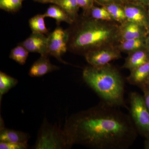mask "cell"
Returning <instances> with one entry per match:
<instances>
[{
  "label": "cell",
  "instance_id": "13",
  "mask_svg": "<svg viewBox=\"0 0 149 149\" xmlns=\"http://www.w3.org/2000/svg\"><path fill=\"white\" fill-rule=\"evenodd\" d=\"M149 61V52L147 49H142L128 54L122 68L131 70Z\"/></svg>",
  "mask_w": 149,
  "mask_h": 149
},
{
  "label": "cell",
  "instance_id": "16",
  "mask_svg": "<svg viewBox=\"0 0 149 149\" xmlns=\"http://www.w3.org/2000/svg\"><path fill=\"white\" fill-rule=\"evenodd\" d=\"M52 4L62 9L74 22L79 16L78 12L80 8L77 0H54Z\"/></svg>",
  "mask_w": 149,
  "mask_h": 149
},
{
  "label": "cell",
  "instance_id": "17",
  "mask_svg": "<svg viewBox=\"0 0 149 149\" xmlns=\"http://www.w3.org/2000/svg\"><path fill=\"white\" fill-rule=\"evenodd\" d=\"M44 14L45 17H51L55 19L58 25L63 22L70 25L74 22L62 9L56 5L50 6Z\"/></svg>",
  "mask_w": 149,
  "mask_h": 149
},
{
  "label": "cell",
  "instance_id": "11",
  "mask_svg": "<svg viewBox=\"0 0 149 149\" xmlns=\"http://www.w3.org/2000/svg\"><path fill=\"white\" fill-rule=\"evenodd\" d=\"M127 77L128 83L143 91L149 88V61L130 70Z\"/></svg>",
  "mask_w": 149,
  "mask_h": 149
},
{
  "label": "cell",
  "instance_id": "28",
  "mask_svg": "<svg viewBox=\"0 0 149 149\" xmlns=\"http://www.w3.org/2000/svg\"><path fill=\"white\" fill-rule=\"evenodd\" d=\"M130 1L139 3L144 6L149 5V0H130Z\"/></svg>",
  "mask_w": 149,
  "mask_h": 149
},
{
  "label": "cell",
  "instance_id": "14",
  "mask_svg": "<svg viewBox=\"0 0 149 149\" xmlns=\"http://www.w3.org/2000/svg\"><path fill=\"white\" fill-rule=\"evenodd\" d=\"M3 120H1L0 141L14 143H27L30 138L28 133L6 128L3 125Z\"/></svg>",
  "mask_w": 149,
  "mask_h": 149
},
{
  "label": "cell",
  "instance_id": "7",
  "mask_svg": "<svg viewBox=\"0 0 149 149\" xmlns=\"http://www.w3.org/2000/svg\"><path fill=\"white\" fill-rule=\"evenodd\" d=\"M121 52L116 45L109 46L90 51L84 56L90 65L99 67L121 58Z\"/></svg>",
  "mask_w": 149,
  "mask_h": 149
},
{
  "label": "cell",
  "instance_id": "3",
  "mask_svg": "<svg viewBox=\"0 0 149 149\" xmlns=\"http://www.w3.org/2000/svg\"><path fill=\"white\" fill-rule=\"evenodd\" d=\"M83 80L104 103L116 107L125 106L124 83L119 71L110 63L103 66L86 67Z\"/></svg>",
  "mask_w": 149,
  "mask_h": 149
},
{
  "label": "cell",
  "instance_id": "22",
  "mask_svg": "<svg viewBox=\"0 0 149 149\" xmlns=\"http://www.w3.org/2000/svg\"><path fill=\"white\" fill-rule=\"evenodd\" d=\"M85 16H89L91 18L98 20L115 22L107 9L103 6L99 7L93 6L91 10L89 11L88 14Z\"/></svg>",
  "mask_w": 149,
  "mask_h": 149
},
{
  "label": "cell",
  "instance_id": "10",
  "mask_svg": "<svg viewBox=\"0 0 149 149\" xmlns=\"http://www.w3.org/2000/svg\"><path fill=\"white\" fill-rule=\"evenodd\" d=\"M19 45L24 47L29 52L37 53L41 56H49L47 50V37L44 34L33 33Z\"/></svg>",
  "mask_w": 149,
  "mask_h": 149
},
{
  "label": "cell",
  "instance_id": "27",
  "mask_svg": "<svg viewBox=\"0 0 149 149\" xmlns=\"http://www.w3.org/2000/svg\"><path fill=\"white\" fill-rule=\"evenodd\" d=\"M143 98L147 109L149 111V88L143 91Z\"/></svg>",
  "mask_w": 149,
  "mask_h": 149
},
{
  "label": "cell",
  "instance_id": "2",
  "mask_svg": "<svg viewBox=\"0 0 149 149\" xmlns=\"http://www.w3.org/2000/svg\"><path fill=\"white\" fill-rule=\"evenodd\" d=\"M119 24L82 15L66 29L68 33V50L85 55L88 52L119 42Z\"/></svg>",
  "mask_w": 149,
  "mask_h": 149
},
{
  "label": "cell",
  "instance_id": "9",
  "mask_svg": "<svg viewBox=\"0 0 149 149\" xmlns=\"http://www.w3.org/2000/svg\"><path fill=\"white\" fill-rule=\"evenodd\" d=\"M148 32V29L143 26L133 22L126 20L119 24V42L125 40L146 37Z\"/></svg>",
  "mask_w": 149,
  "mask_h": 149
},
{
  "label": "cell",
  "instance_id": "6",
  "mask_svg": "<svg viewBox=\"0 0 149 149\" xmlns=\"http://www.w3.org/2000/svg\"><path fill=\"white\" fill-rule=\"evenodd\" d=\"M68 33L60 26L47 36V50L49 55L53 56L64 64H69L62 58V56L68 50Z\"/></svg>",
  "mask_w": 149,
  "mask_h": 149
},
{
  "label": "cell",
  "instance_id": "25",
  "mask_svg": "<svg viewBox=\"0 0 149 149\" xmlns=\"http://www.w3.org/2000/svg\"><path fill=\"white\" fill-rule=\"evenodd\" d=\"M77 3L83 10V15H86L94 6L95 0H77Z\"/></svg>",
  "mask_w": 149,
  "mask_h": 149
},
{
  "label": "cell",
  "instance_id": "12",
  "mask_svg": "<svg viewBox=\"0 0 149 149\" xmlns=\"http://www.w3.org/2000/svg\"><path fill=\"white\" fill-rule=\"evenodd\" d=\"M58 69V66L51 63L48 56H41L32 65L28 74L32 77H40Z\"/></svg>",
  "mask_w": 149,
  "mask_h": 149
},
{
  "label": "cell",
  "instance_id": "30",
  "mask_svg": "<svg viewBox=\"0 0 149 149\" xmlns=\"http://www.w3.org/2000/svg\"><path fill=\"white\" fill-rule=\"evenodd\" d=\"M144 148L149 149V138L146 139L145 144H144Z\"/></svg>",
  "mask_w": 149,
  "mask_h": 149
},
{
  "label": "cell",
  "instance_id": "23",
  "mask_svg": "<svg viewBox=\"0 0 149 149\" xmlns=\"http://www.w3.org/2000/svg\"><path fill=\"white\" fill-rule=\"evenodd\" d=\"M24 0H0V8L10 13L18 11L22 7Z\"/></svg>",
  "mask_w": 149,
  "mask_h": 149
},
{
  "label": "cell",
  "instance_id": "5",
  "mask_svg": "<svg viewBox=\"0 0 149 149\" xmlns=\"http://www.w3.org/2000/svg\"><path fill=\"white\" fill-rule=\"evenodd\" d=\"M130 116L137 132L146 139L149 138V111L143 96L136 92L129 95Z\"/></svg>",
  "mask_w": 149,
  "mask_h": 149
},
{
  "label": "cell",
  "instance_id": "20",
  "mask_svg": "<svg viewBox=\"0 0 149 149\" xmlns=\"http://www.w3.org/2000/svg\"><path fill=\"white\" fill-rule=\"evenodd\" d=\"M18 83L15 78L8 75L5 72H0V99Z\"/></svg>",
  "mask_w": 149,
  "mask_h": 149
},
{
  "label": "cell",
  "instance_id": "8",
  "mask_svg": "<svg viewBox=\"0 0 149 149\" xmlns=\"http://www.w3.org/2000/svg\"><path fill=\"white\" fill-rule=\"evenodd\" d=\"M127 20L149 29V19L144 6L129 1L122 4Z\"/></svg>",
  "mask_w": 149,
  "mask_h": 149
},
{
  "label": "cell",
  "instance_id": "24",
  "mask_svg": "<svg viewBox=\"0 0 149 149\" xmlns=\"http://www.w3.org/2000/svg\"><path fill=\"white\" fill-rule=\"evenodd\" d=\"M28 147L27 143L0 142L1 149H26Z\"/></svg>",
  "mask_w": 149,
  "mask_h": 149
},
{
  "label": "cell",
  "instance_id": "1",
  "mask_svg": "<svg viewBox=\"0 0 149 149\" xmlns=\"http://www.w3.org/2000/svg\"><path fill=\"white\" fill-rule=\"evenodd\" d=\"M63 130L70 148L81 145L95 149H127L138 135L130 115L103 102L72 115Z\"/></svg>",
  "mask_w": 149,
  "mask_h": 149
},
{
  "label": "cell",
  "instance_id": "31",
  "mask_svg": "<svg viewBox=\"0 0 149 149\" xmlns=\"http://www.w3.org/2000/svg\"><path fill=\"white\" fill-rule=\"evenodd\" d=\"M147 49L149 52V29L148 33L146 37Z\"/></svg>",
  "mask_w": 149,
  "mask_h": 149
},
{
  "label": "cell",
  "instance_id": "21",
  "mask_svg": "<svg viewBox=\"0 0 149 149\" xmlns=\"http://www.w3.org/2000/svg\"><path fill=\"white\" fill-rule=\"evenodd\" d=\"M29 52L23 46L20 45L13 48L10 54L9 58L21 65H24L26 61Z\"/></svg>",
  "mask_w": 149,
  "mask_h": 149
},
{
  "label": "cell",
  "instance_id": "19",
  "mask_svg": "<svg viewBox=\"0 0 149 149\" xmlns=\"http://www.w3.org/2000/svg\"><path fill=\"white\" fill-rule=\"evenodd\" d=\"M45 17L44 14H37L29 19V26L32 32L48 35L49 33L46 26Z\"/></svg>",
  "mask_w": 149,
  "mask_h": 149
},
{
  "label": "cell",
  "instance_id": "26",
  "mask_svg": "<svg viewBox=\"0 0 149 149\" xmlns=\"http://www.w3.org/2000/svg\"><path fill=\"white\" fill-rule=\"evenodd\" d=\"M128 1L129 0H95V2L102 6L114 3L123 4Z\"/></svg>",
  "mask_w": 149,
  "mask_h": 149
},
{
  "label": "cell",
  "instance_id": "29",
  "mask_svg": "<svg viewBox=\"0 0 149 149\" xmlns=\"http://www.w3.org/2000/svg\"><path fill=\"white\" fill-rule=\"evenodd\" d=\"M33 1L39 3H52L54 0H33Z\"/></svg>",
  "mask_w": 149,
  "mask_h": 149
},
{
  "label": "cell",
  "instance_id": "4",
  "mask_svg": "<svg viewBox=\"0 0 149 149\" xmlns=\"http://www.w3.org/2000/svg\"><path fill=\"white\" fill-rule=\"evenodd\" d=\"M37 149L70 148L63 129L52 125L45 119L34 146Z\"/></svg>",
  "mask_w": 149,
  "mask_h": 149
},
{
  "label": "cell",
  "instance_id": "15",
  "mask_svg": "<svg viewBox=\"0 0 149 149\" xmlns=\"http://www.w3.org/2000/svg\"><path fill=\"white\" fill-rule=\"evenodd\" d=\"M116 46L121 52L131 53L142 49H147L146 37L121 41Z\"/></svg>",
  "mask_w": 149,
  "mask_h": 149
},
{
  "label": "cell",
  "instance_id": "18",
  "mask_svg": "<svg viewBox=\"0 0 149 149\" xmlns=\"http://www.w3.org/2000/svg\"><path fill=\"white\" fill-rule=\"evenodd\" d=\"M102 6L107 9L113 21L118 24H121L127 20L122 4L114 3Z\"/></svg>",
  "mask_w": 149,
  "mask_h": 149
}]
</instances>
